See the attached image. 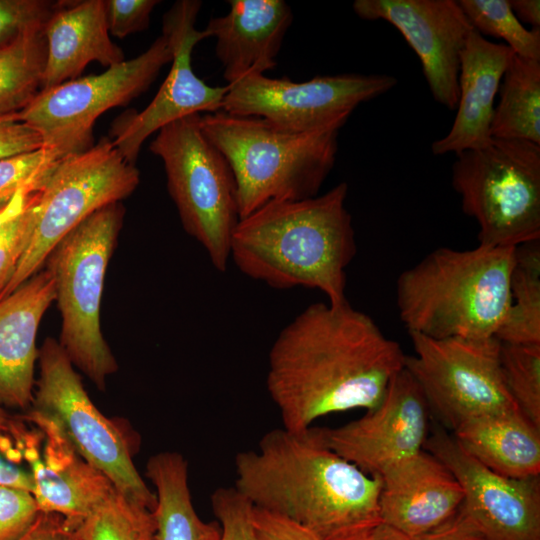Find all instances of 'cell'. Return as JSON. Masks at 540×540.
Segmentation results:
<instances>
[{"instance_id":"cell-1","label":"cell","mask_w":540,"mask_h":540,"mask_svg":"<svg viewBox=\"0 0 540 540\" xmlns=\"http://www.w3.org/2000/svg\"><path fill=\"white\" fill-rule=\"evenodd\" d=\"M405 359L399 343L348 301L316 302L274 340L266 387L283 428L301 432L331 413L375 408Z\"/></svg>"},{"instance_id":"cell-2","label":"cell","mask_w":540,"mask_h":540,"mask_svg":"<svg viewBox=\"0 0 540 540\" xmlns=\"http://www.w3.org/2000/svg\"><path fill=\"white\" fill-rule=\"evenodd\" d=\"M234 466V487L253 507L322 540H360L382 522L381 478L329 449L318 428L270 430L258 449L237 453Z\"/></svg>"},{"instance_id":"cell-3","label":"cell","mask_w":540,"mask_h":540,"mask_svg":"<svg viewBox=\"0 0 540 540\" xmlns=\"http://www.w3.org/2000/svg\"><path fill=\"white\" fill-rule=\"evenodd\" d=\"M341 182L322 195L272 201L239 219L230 259L244 275L275 289H317L327 302H347L346 268L357 252Z\"/></svg>"},{"instance_id":"cell-4","label":"cell","mask_w":540,"mask_h":540,"mask_svg":"<svg viewBox=\"0 0 540 540\" xmlns=\"http://www.w3.org/2000/svg\"><path fill=\"white\" fill-rule=\"evenodd\" d=\"M515 247H441L396 282L399 318L408 333L435 339L495 337L510 305Z\"/></svg>"},{"instance_id":"cell-5","label":"cell","mask_w":540,"mask_h":540,"mask_svg":"<svg viewBox=\"0 0 540 540\" xmlns=\"http://www.w3.org/2000/svg\"><path fill=\"white\" fill-rule=\"evenodd\" d=\"M200 126L231 168L240 219L272 201L317 196L335 164L336 129L293 132L223 110L200 115Z\"/></svg>"},{"instance_id":"cell-6","label":"cell","mask_w":540,"mask_h":540,"mask_svg":"<svg viewBox=\"0 0 540 540\" xmlns=\"http://www.w3.org/2000/svg\"><path fill=\"white\" fill-rule=\"evenodd\" d=\"M121 203L107 205L73 229L53 249L46 267L55 279L61 314L59 344L73 366L99 390L118 369L103 337L101 301L107 267L122 226Z\"/></svg>"},{"instance_id":"cell-7","label":"cell","mask_w":540,"mask_h":540,"mask_svg":"<svg viewBox=\"0 0 540 540\" xmlns=\"http://www.w3.org/2000/svg\"><path fill=\"white\" fill-rule=\"evenodd\" d=\"M139 182V170L109 138L60 159L29 196L28 242L0 300L40 271L73 229L99 209L131 195Z\"/></svg>"},{"instance_id":"cell-8","label":"cell","mask_w":540,"mask_h":540,"mask_svg":"<svg viewBox=\"0 0 540 540\" xmlns=\"http://www.w3.org/2000/svg\"><path fill=\"white\" fill-rule=\"evenodd\" d=\"M452 185L479 227V245L516 247L540 239V145L491 138L457 154Z\"/></svg>"},{"instance_id":"cell-9","label":"cell","mask_w":540,"mask_h":540,"mask_svg":"<svg viewBox=\"0 0 540 540\" xmlns=\"http://www.w3.org/2000/svg\"><path fill=\"white\" fill-rule=\"evenodd\" d=\"M149 148L163 162L183 228L204 248L214 268L224 272L240 219L237 187L228 162L204 135L200 114L165 125Z\"/></svg>"},{"instance_id":"cell-10","label":"cell","mask_w":540,"mask_h":540,"mask_svg":"<svg viewBox=\"0 0 540 540\" xmlns=\"http://www.w3.org/2000/svg\"><path fill=\"white\" fill-rule=\"evenodd\" d=\"M38 360L40 376L28 412L52 422L122 495L154 511L156 495L135 468L127 439L90 400L59 342L46 338L38 349Z\"/></svg>"},{"instance_id":"cell-11","label":"cell","mask_w":540,"mask_h":540,"mask_svg":"<svg viewBox=\"0 0 540 540\" xmlns=\"http://www.w3.org/2000/svg\"><path fill=\"white\" fill-rule=\"evenodd\" d=\"M172 52L161 35L137 57L103 73L78 77L41 90L18 119L41 137L43 148L62 159L93 146V127L107 110L127 105L154 82Z\"/></svg>"},{"instance_id":"cell-12","label":"cell","mask_w":540,"mask_h":540,"mask_svg":"<svg viewBox=\"0 0 540 540\" xmlns=\"http://www.w3.org/2000/svg\"><path fill=\"white\" fill-rule=\"evenodd\" d=\"M409 335L414 355H406L404 367L444 427L454 431L470 419L518 409L503 379L496 337Z\"/></svg>"},{"instance_id":"cell-13","label":"cell","mask_w":540,"mask_h":540,"mask_svg":"<svg viewBox=\"0 0 540 540\" xmlns=\"http://www.w3.org/2000/svg\"><path fill=\"white\" fill-rule=\"evenodd\" d=\"M397 83L390 75L339 74L293 82L250 74L228 85L222 109L293 132L340 130L354 109Z\"/></svg>"},{"instance_id":"cell-14","label":"cell","mask_w":540,"mask_h":540,"mask_svg":"<svg viewBox=\"0 0 540 540\" xmlns=\"http://www.w3.org/2000/svg\"><path fill=\"white\" fill-rule=\"evenodd\" d=\"M201 1L180 0L163 16L162 35L172 52L171 69L149 105L140 112L128 110L112 124L111 141L131 164L145 140L165 125L183 117L222 109L228 85L210 86L192 68V51L206 38L195 28Z\"/></svg>"},{"instance_id":"cell-15","label":"cell","mask_w":540,"mask_h":540,"mask_svg":"<svg viewBox=\"0 0 540 540\" xmlns=\"http://www.w3.org/2000/svg\"><path fill=\"white\" fill-rule=\"evenodd\" d=\"M429 407L423 392L404 367L390 381L381 402L367 413L337 428H318L324 444L371 476L423 450Z\"/></svg>"},{"instance_id":"cell-16","label":"cell","mask_w":540,"mask_h":540,"mask_svg":"<svg viewBox=\"0 0 540 540\" xmlns=\"http://www.w3.org/2000/svg\"><path fill=\"white\" fill-rule=\"evenodd\" d=\"M424 450L460 483V509L485 540H540V477L509 478L471 457L446 430L435 425Z\"/></svg>"},{"instance_id":"cell-17","label":"cell","mask_w":540,"mask_h":540,"mask_svg":"<svg viewBox=\"0 0 540 540\" xmlns=\"http://www.w3.org/2000/svg\"><path fill=\"white\" fill-rule=\"evenodd\" d=\"M361 19L393 25L415 51L435 101L456 109L460 55L474 30L455 0H356Z\"/></svg>"},{"instance_id":"cell-18","label":"cell","mask_w":540,"mask_h":540,"mask_svg":"<svg viewBox=\"0 0 540 540\" xmlns=\"http://www.w3.org/2000/svg\"><path fill=\"white\" fill-rule=\"evenodd\" d=\"M23 419L35 423L45 438L42 455L37 434L25 430L16 438L20 456L30 465L38 509L60 514L75 530L116 488L75 451L52 422L29 412Z\"/></svg>"},{"instance_id":"cell-19","label":"cell","mask_w":540,"mask_h":540,"mask_svg":"<svg viewBox=\"0 0 540 540\" xmlns=\"http://www.w3.org/2000/svg\"><path fill=\"white\" fill-rule=\"evenodd\" d=\"M380 478L382 522L411 536H422L442 525L463 502L464 492L458 480L424 449Z\"/></svg>"},{"instance_id":"cell-20","label":"cell","mask_w":540,"mask_h":540,"mask_svg":"<svg viewBox=\"0 0 540 540\" xmlns=\"http://www.w3.org/2000/svg\"><path fill=\"white\" fill-rule=\"evenodd\" d=\"M56 299L55 279L45 266L0 300V406L27 410L33 401L36 337Z\"/></svg>"},{"instance_id":"cell-21","label":"cell","mask_w":540,"mask_h":540,"mask_svg":"<svg viewBox=\"0 0 540 540\" xmlns=\"http://www.w3.org/2000/svg\"><path fill=\"white\" fill-rule=\"evenodd\" d=\"M229 11L210 19L203 30L216 39L215 53L227 85L250 74H264L276 57L293 21L283 0H229Z\"/></svg>"},{"instance_id":"cell-22","label":"cell","mask_w":540,"mask_h":540,"mask_svg":"<svg viewBox=\"0 0 540 540\" xmlns=\"http://www.w3.org/2000/svg\"><path fill=\"white\" fill-rule=\"evenodd\" d=\"M514 52L473 30L460 55L457 113L450 131L434 141V155L455 153L484 146L491 140L494 101L504 72Z\"/></svg>"},{"instance_id":"cell-23","label":"cell","mask_w":540,"mask_h":540,"mask_svg":"<svg viewBox=\"0 0 540 540\" xmlns=\"http://www.w3.org/2000/svg\"><path fill=\"white\" fill-rule=\"evenodd\" d=\"M109 34L104 0L57 2L44 27L41 90L80 77L90 62L109 68L124 61L123 51Z\"/></svg>"},{"instance_id":"cell-24","label":"cell","mask_w":540,"mask_h":540,"mask_svg":"<svg viewBox=\"0 0 540 540\" xmlns=\"http://www.w3.org/2000/svg\"><path fill=\"white\" fill-rule=\"evenodd\" d=\"M453 437L475 460L509 478L540 474V428L519 410L470 419Z\"/></svg>"},{"instance_id":"cell-25","label":"cell","mask_w":540,"mask_h":540,"mask_svg":"<svg viewBox=\"0 0 540 540\" xmlns=\"http://www.w3.org/2000/svg\"><path fill=\"white\" fill-rule=\"evenodd\" d=\"M146 476L156 488L158 540H220L219 522L203 521L194 509L183 455L165 451L151 456Z\"/></svg>"},{"instance_id":"cell-26","label":"cell","mask_w":540,"mask_h":540,"mask_svg":"<svg viewBox=\"0 0 540 540\" xmlns=\"http://www.w3.org/2000/svg\"><path fill=\"white\" fill-rule=\"evenodd\" d=\"M491 138L520 139L540 145V61L514 54L502 77Z\"/></svg>"},{"instance_id":"cell-27","label":"cell","mask_w":540,"mask_h":540,"mask_svg":"<svg viewBox=\"0 0 540 540\" xmlns=\"http://www.w3.org/2000/svg\"><path fill=\"white\" fill-rule=\"evenodd\" d=\"M510 305L495 337L502 343L540 344V239L515 247Z\"/></svg>"},{"instance_id":"cell-28","label":"cell","mask_w":540,"mask_h":540,"mask_svg":"<svg viewBox=\"0 0 540 540\" xmlns=\"http://www.w3.org/2000/svg\"><path fill=\"white\" fill-rule=\"evenodd\" d=\"M45 62L44 30L0 48V115L19 113L37 96Z\"/></svg>"},{"instance_id":"cell-29","label":"cell","mask_w":540,"mask_h":540,"mask_svg":"<svg viewBox=\"0 0 540 540\" xmlns=\"http://www.w3.org/2000/svg\"><path fill=\"white\" fill-rule=\"evenodd\" d=\"M75 531L81 540H158L154 512L117 489Z\"/></svg>"},{"instance_id":"cell-30","label":"cell","mask_w":540,"mask_h":540,"mask_svg":"<svg viewBox=\"0 0 540 540\" xmlns=\"http://www.w3.org/2000/svg\"><path fill=\"white\" fill-rule=\"evenodd\" d=\"M457 2L480 35L503 39L515 55L540 61V28H525L512 11L509 0Z\"/></svg>"},{"instance_id":"cell-31","label":"cell","mask_w":540,"mask_h":540,"mask_svg":"<svg viewBox=\"0 0 540 540\" xmlns=\"http://www.w3.org/2000/svg\"><path fill=\"white\" fill-rule=\"evenodd\" d=\"M500 365L505 385L518 409L540 428V344L501 342Z\"/></svg>"},{"instance_id":"cell-32","label":"cell","mask_w":540,"mask_h":540,"mask_svg":"<svg viewBox=\"0 0 540 540\" xmlns=\"http://www.w3.org/2000/svg\"><path fill=\"white\" fill-rule=\"evenodd\" d=\"M60 160L45 148L0 160V210L21 191L34 192Z\"/></svg>"},{"instance_id":"cell-33","label":"cell","mask_w":540,"mask_h":540,"mask_svg":"<svg viewBox=\"0 0 540 540\" xmlns=\"http://www.w3.org/2000/svg\"><path fill=\"white\" fill-rule=\"evenodd\" d=\"M31 193L21 191L0 210V295L10 282L28 242L27 206Z\"/></svg>"},{"instance_id":"cell-34","label":"cell","mask_w":540,"mask_h":540,"mask_svg":"<svg viewBox=\"0 0 540 540\" xmlns=\"http://www.w3.org/2000/svg\"><path fill=\"white\" fill-rule=\"evenodd\" d=\"M55 5L46 0H0V48L44 30Z\"/></svg>"},{"instance_id":"cell-35","label":"cell","mask_w":540,"mask_h":540,"mask_svg":"<svg viewBox=\"0 0 540 540\" xmlns=\"http://www.w3.org/2000/svg\"><path fill=\"white\" fill-rule=\"evenodd\" d=\"M211 506L221 527L220 540H257L253 506L234 486L217 488L211 495Z\"/></svg>"},{"instance_id":"cell-36","label":"cell","mask_w":540,"mask_h":540,"mask_svg":"<svg viewBox=\"0 0 540 540\" xmlns=\"http://www.w3.org/2000/svg\"><path fill=\"white\" fill-rule=\"evenodd\" d=\"M39 509L32 493L0 485V540H18L33 525Z\"/></svg>"},{"instance_id":"cell-37","label":"cell","mask_w":540,"mask_h":540,"mask_svg":"<svg viewBox=\"0 0 540 540\" xmlns=\"http://www.w3.org/2000/svg\"><path fill=\"white\" fill-rule=\"evenodd\" d=\"M157 0H105L109 33L117 38L146 29Z\"/></svg>"},{"instance_id":"cell-38","label":"cell","mask_w":540,"mask_h":540,"mask_svg":"<svg viewBox=\"0 0 540 540\" xmlns=\"http://www.w3.org/2000/svg\"><path fill=\"white\" fill-rule=\"evenodd\" d=\"M42 147L40 135L20 121L17 114L0 115V160Z\"/></svg>"},{"instance_id":"cell-39","label":"cell","mask_w":540,"mask_h":540,"mask_svg":"<svg viewBox=\"0 0 540 540\" xmlns=\"http://www.w3.org/2000/svg\"><path fill=\"white\" fill-rule=\"evenodd\" d=\"M252 522L257 540H322L303 526L256 507Z\"/></svg>"},{"instance_id":"cell-40","label":"cell","mask_w":540,"mask_h":540,"mask_svg":"<svg viewBox=\"0 0 540 540\" xmlns=\"http://www.w3.org/2000/svg\"><path fill=\"white\" fill-rule=\"evenodd\" d=\"M18 540H81L64 517L53 512H39L29 530Z\"/></svg>"},{"instance_id":"cell-41","label":"cell","mask_w":540,"mask_h":540,"mask_svg":"<svg viewBox=\"0 0 540 540\" xmlns=\"http://www.w3.org/2000/svg\"><path fill=\"white\" fill-rule=\"evenodd\" d=\"M422 540H485V538L459 508L448 521L422 535Z\"/></svg>"},{"instance_id":"cell-42","label":"cell","mask_w":540,"mask_h":540,"mask_svg":"<svg viewBox=\"0 0 540 540\" xmlns=\"http://www.w3.org/2000/svg\"><path fill=\"white\" fill-rule=\"evenodd\" d=\"M0 485L13 487L33 493L34 483L30 472L6 461L0 455Z\"/></svg>"},{"instance_id":"cell-43","label":"cell","mask_w":540,"mask_h":540,"mask_svg":"<svg viewBox=\"0 0 540 540\" xmlns=\"http://www.w3.org/2000/svg\"><path fill=\"white\" fill-rule=\"evenodd\" d=\"M509 3L520 22L528 23L532 28H540L539 0H509Z\"/></svg>"},{"instance_id":"cell-44","label":"cell","mask_w":540,"mask_h":540,"mask_svg":"<svg viewBox=\"0 0 540 540\" xmlns=\"http://www.w3.org/2000/svg\"><path fill=\"white\" fill-rule=\"evenodd\" d=\"M360 540H422V536L408 535L391 525L381 522Z\"/></svg>"},{"instance_id":"cell-45","label":"cell","mask_w":540,"mask_h":540,"mask_svg":"<svg viewBox=\"0 0 540 540\" xmlns=\"http://www.w3.org/2000/svg\"><path fill=\"white\" fill-rule=\"evenodd\" d=\"M24 429V425L18 419L13 418L3 407L0 406V432L9 433L15 438Z\"/></svg>"}]
</instances>
